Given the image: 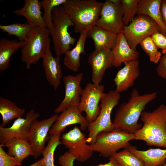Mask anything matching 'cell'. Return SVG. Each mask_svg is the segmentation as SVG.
<instances>
[{
  "instance_id": "cell-29",
  "label": "cell",
  "mask_w": 166,
  "mask_h": 166,
  "mask_svg": "<svg viewBox=\"0 0 166 166\" xmlns=\"http://www.w3.org/2000/svg\"><path fill=\"white\" fill-rule=\"evenodd\" d=\"M34 27L27 23H16L8 25H0V29L8 35L17 37L19 41L24 42Z\"/></svg>"
},
{
  "instance_id": "cell-32",
  "label": "cell",
  "mask_w": 166,
  "mask_h": 166,
  "mask_svg": "<svg viewBox=\"0 0 166 166\" xmlns=\"http://www.w3.org/2000/svg\"><path fill=\"white\" fill-rule=\"evenodd\" d=\"M141 48L148 55L150 61L154 63H158L162 56L161 53L151 38L148 36L143 39L140 43Z\"/></svg>"
},
{
  "instance_id": "cell-15",
  "label": "cell",
  "mask_w": 166,
  "mask_h": 166,
  "mask_svg": "<svg viewBox=\"0 0 166 166\" xmlns=\"http://www.w3.org/2000/svg\"><path fill=\"white\" fill-rule=\"evenodd\" d=\"M113 61L111 49L95 50L90 53L88 62L91 67V79L93 83L100 84L106 70L113 66Z\"/></svg>"
},
{
  "instance_id": "cell-6",
  "label": "cell",
  "mask_w": 166,
  "mask_h": 166,
  "mask_svg": "<svg viewBox=\"0 0 166 166\" xmlns=\"http://www.w3.org/2000/svg\"><path fill=\"white\" fill-rule=\"evenodd\" d=\"M50 33L46 28L34 27L23 42L21 50V59L27 69L36 64L45 53Z\"/></svg>"
},
{
  "instance_id": "cell-42",
  "label": "cell",
  "mask_w": 166,
  "mask_h": 166,
  "mask_svg": "<svg viewBox=\"0 0 166 166\" xmlns=\"http://www.w3.org/2000/svg\"><path fill=\"white\" fill-rule=\"evenodd\" d=\"M166 166V163H164V164H163L162 166Z\"/></svg>"
},
{
  "instance_id": "cell-34",
  "label": "cell",
  "mask_w": 166,
  "mask_h": 166,
  "mask_svg": "<svg viewBox=\"0 0 166 166\" xmlns=\"http://www.w3.org/2000/svg\"><path fill=\"white\" fill-rule=\"evenodd\" d=\"M0 145V166H19L22 163L18 162L13 156H11L3 150Z\"/></svg>"
},
{
  "instance_id": "cell-22",
  "label": "cell",
  "mask_w": 166,
  "mask_h": 166,
  "mask_svg": "<svg viewBox=\"0 0 166 166\" xmlns=\"http://www.w3.org/2000/svg\"><path fill=\"white\" fill-rule=\"evenodd\" d=\"M117 34L96 25L89 30L87 37L93 40L95 50L107 49L112 50L116 42Z\"/></svg>"
},
{
  "instance_id": "cell-31",
  "label": "cell",
  "mask_w": 166,
  "mask_h": 166,
  "mask_svg": "<svg viewBox=\"0 0 166 166\" xmlns=\"http://www.w3.org/2000/svg\"><path fill=\"white\" fill-rule=\"evenodd\" d=\"M113 156L122 166H144V161L127 148L117 152Z\"/></svg>"
},
{
  "instance_id": "cell-2",
  "label": "cell",
  "mask_w": 166,
  "mask_h": 166,
  "mask_svg": "<svg viewBox=\"0 0 166 166\" xmlns=\"http://www.w3.org/2000/svg\"><path fill=\"white\" fill-rule=\"evenodd\" d=\"M140 117L143 125L134 134V140L166 148V105H161L152 112L144 111Z\"/></svg>"
},
{
  "instance_id": "cell-3",
  "label": "cell",
  "mask_w": 166,
  "mask_h": 166,
  "mask_svg": "<svg viewBox=\"0 0 166 166\" xmlns=\"http://www.w3.org/2000/svg\"><path fill=\"white\" fill-rule=\"evenodd\" d=\"M103 2L96 0H66L62 5L74 25V31L80 34L95 25Z\"/></svg>"
},
{
  "instance_id": "cell-1",
  "label": "cell",
  "mask_w": 166,
  "mask_h": 166,
  "mask_svg": "<svg viewBox=\"0 0 166 166\" xmlns=\"http://www.w3.org/2000/svg\"><path fill=\"white\" fill-rule=\"evenodd\" d=\"M157 96L156 92L140 94L137 89H133L127 101L121 104L116 111L113 122V130L135 134L142 126L138 122L142 113Z\"/></svg>"
},
{
  "instance_id": "cell-20",
  "label": "cell",
  "mask_w": 166,
  "mask_h": 166,
  "mask_svg": "<svg viewBox=\"0 0 166 166\" xmlns=\"http://www.w3.org/2000/svg\"><path fill=\"white\" fill-rule=\"evenodd\" d=\"M23 6L13 11L16 15L26 18L27 23L33 27L46 28L44 22L42 7L38 0H25Z\"/></svg>"
},
{
  "instance_id": "cell-41",
  "label": "cell",
  "mask_w": 166,
  "mask_h": 166,
  "mask_svg": "<svg viewBox=\"0 0 166 166\" xmlns=\"http://www.w3.org/2000/svg\"><path fill=\"white\" fill-rule=\"evenodd\" d=\"M110 1L115 5H119L121 4V0H110Z\"/></svg>"
},
{
  "instance_id": "cell-13",
  "label": "cell",
  "mask_w": 166,
  "mask_h": 166,
  "mask_svg": "<svg viewBox=\"0 0 166 166\" xmlns=\"http://www.w3.org/2000/svg\"><path fill=\"white\" fill-rule=\"evenodd\" d=\"M96 25L116 34L123 31L124 27L121 4L117 5L106 0L102 7Z\"/></svg>"
},
{
  "instance_id": "cell-35",
  "label": "cell",
  "mask_w": 166,
  "mask_h": 166,
  "mask_svg": "<svg viewBox=\"0 0 166 166\" xmlns=\"http://www.w3.org/2000/svg\"><path fill=\"white\" fill-rule=\"evenodd\" d=\"M151 37L158 49H161L162 53H166V36L160 32H157L151 36Z\"/></svg>"
},
{
  "instance_id": "cell-5",
  "label": "cell",
  "mask_w": 166,
  "mask_h": 166,
  "mask_svg": "<svg viewBox=\"0 0 166 166\" xmlns=\"http://www.w3.org/2000/svg\"><path fill=\"white\" fill-rule=\"evenodd\" d=\"M120 93L111 90L105 93L100 101V111L96 120L89 123L88 143L93 144L97 135L102 132H109L113 130L111 114L113 108L119 103Z\"/></svg>"
},
{
  "instance_id": "cell-16",
  "label": "cell",
  "mask_w": 166,
  "mask_h": 166,
  "mask_svg": "<svg viewBox=\"0 0 166 166\" xmlns=\"http://www.w3.org/2000/svg\"><path fill=\"white\" fill-rule=\"evenodd\" d=\"M89 124L86 117L82 115L78 108L71 107L67 109L58 116L49 133L50 135L61 133L67 126L75 124H79L81 130L84 131L87 128Z\"/></svg>"
},
{
  "instance_id": "cell-25",
  "label": "cell",
  "mask_w": 166,
  "mask_h": 166,
  "mask_svg": "<svg viewBox=\"0 0 166 166\" xmlns=\"http://www.w3.org/2000/svg\"><path fill=\"white\" fill-rule=\"evenodd\" d=\"M3 146L7 147L8 154L21 163L25 158L33 156L31 146L26 140L14 138L7 142Z\"/></svg>"
},
{
  "instance_id": "cell-24",
  "label": "cell",
  "mask_w": 166,
  "mask_h": 166,
  "mask_svg": "<svg viewBox=\"0 0 166 166\" xmlns=\"http://www.w3.org/2000/svg\"><path fill=\"white\" fill-rule=\"evenodd\" d=\"M88 30L80 34L78 39L74 47L66 51L63 59V64L69 69L74 72L78 71L80 66L81 55L85 54V46Z\"/></svg>"
},
{
  "instance_id": "cell-18",
  "label": "cell",
  "mask_w": 166,
  "mask_h": 166,
  "mask_svg": "<svg viewBox=\"0 0 166 166\" xmlns=\"http://www.w3.org/2000/svg\"><path fill=\"white\" fill-rule=\"evenodd\" d=\"M50 42L51 39L42 58V64L47 80L55 90L60 85L62 72L60 63V57H54L53 56L50 49Z\"/></svg>"
},
{
  "instance_id": "cell-8",
  "label": "cell",
  "mask_w": 166,
  "mask_h": 166,
  "mask_svg": "<svg viewBox=\"0 0 166 166\" xmlns=\"http://www.w3.org/2000/svg\"><path fill=\"white\" fill-rule=\"evenodd\" d=\"M157 32H160L156 23L149 17L138 15L122 31L130 47L136 50L138 45L144 38Z\"/></svg>"
},
{
  "instance_id": "cell-39",
  "label": "cell",
  "mask_w": 166,
  "mask_h": 166,
  "mask_svg": "<svg viewBox=\"0 0 166 166\" xmlns=\"http://www.w3.org/2000/svg\"><path fill=\"white\" fill-rule=\"evenodd\" d=\"M109 161L107 163L92 166H117L119 164L118 161L113 156L109 157Z\"/></svg>"
},
{
  "instance_id": "cell-33",
  "label": "cell",
  "mask_w": 166,
  "mask_h": 166,
  "mask_svg": "<svg viewBox=\"0 0 166 166\" xmlns=\"http://www.w3.org/2000/svg\"><path fill=\"white\" fill-rule=\"evenodd\" d=\"M139 0H121L123 20L124 25H128L136 14Z\"/></svg>"
},
{
  "instance_id": "cell-23",
  "label": "cell",
  "mask_w": 166,
  "mask_h": 166,
  "mask_svg": "<svg viewBox=\"0 0 166 166\" xmlns=\"http://www.w3.org/2000/svg\"><path fill=\"white\" fill-rule=\"evenodd\" d=\"M126 148L140 158L144 161V166H161L166 163V148H151L143 151L130 145Z\"/></svg>"
},
{
  "instance_id": "cell-26",
  "label": "cell",
  "mask_w": 166,
  "mask_h": 166,
  "mask_svg": "<svg viewBox=\"0 0 166 166\" xmlns=\"http://www.w3.org/2000/svg\"><path fill=\"white\" fill-rule=\"evenodd\" d=\"M23 42L9 40L3 38L0 40V71H4L9 67L13 55L20 48Z\"/></svg>"
},
{
  "instance_id": "cell-7",
  "label": "cell",
  "mask_w": 166,
  "mask_h": 166,
  "mask_svg": "<svg viewBox=\"0 0 166 166\" xmlns=\"http://www.w3.org/2000/svg\"><path fill=\"white\" fill-rule=\"evenodd\" d=\"M134 134L114 129L99 133L95 143L91 146L94 152L99 153L103 157L109 158L119 149L127 148L130 145L129 141L134 140Z\"/></svg>"
},
{
  "instance_id": "cell-10",
  "label": "cell",
  "mask_w": 166,
  "mask_h": 166,
  "mask_svg": "<svg viewBox=\"0 0 166 166\" xmlns=\"http://www.w3.org/2000/svg\"><path fill=\"white\" fill-rule=\"evenodd\" d=\"M104 89L103 85L89 82L82 90L78 109L85 113L89 123L94 121L100 113L99 104L105 94Z\"/></svg>"
},
{
  "instance_id": "cell-27",
  "label": "cell",
  "mask_w": 166,
  "mask_h": 166,
  "mask_svg": "<svg viewBox=\"0 0 166 166\" xmlns=\"http://www.w3.org/2000/svg\"><path fill=\"white\" fill-rule=\"evenodd\" d=\"M25 110L18 107L14 102L6 98L0 97V113L2 121L0 127H4L12 120L22 117Z\"/></svg>"
},
{
  "instance_id": "cell-21",
  "label": "cell",
  "mask_w": 166,
  "mask_h": 166,
  "mask_svg": "<svg viewBox=\"0 0 166 166\" xmlns=\"http://www.w3.org/2000/svg\"><path fill=\"white\" fill-rule=\"evenodd\" d=\"M161 0H139L136 14L146 15L159 27L160 33L166 36V27L163 22L160 9Z\"/></svg>"
},
{
  "instance_id": "cell-9",
  "label": "cell",
  "mask_w": 166,
  "mask_h": 166,
  "mask_svg": "<svg viewBox=\"0 0 166 166\" xmlns=\"http://www.w3.org/2000/svg\"><path fill=\"white\" fill-rule=\"evenodd\" d=\"M61 139L62 144L68 148V152L78 161H86L93 153L91 145L87 144V138L77 127L63 134Z\"/></svg>"
},
{
  "instance_id": "cell-19",
  "label": "cell",
  "mask_w": 166,
  "mask_h": 166,
  "mask_svg": "<svg viewBox=\"0 0 166 166\" xmlns=\"http://www.w3.org/2000/svg\"><path fill=\"white\" fill-rule=\"evenodd\" d=\"M113 61V66H120L130 61L138 60L140 54L129 46L122 32L117 34L115 46L112 50Z\"/></svg>"
},
{
  "instance_id": "cell-17",
  "label": "cell",
  "mask_w": 166,
  "mask_h": 166,
  "mask_svg": "<svg viewBox=\"0 0 166 166\" xmlns=\"http://www.w3.org/2000/svg\"><path fill=\"white\" fill-rule=\"evenodd\" d=\"M124 64L113 79L116 86L115 90L120 93L132 86L140 75L138 60H132Z\"/></svg>"
},
{
  "instance_id": "cell-38",
  "label": "cell",
  "mask_w": 166,
  "mask_h": 166,
  "mask_svg": "<svg viewBox=\"0 0 166 166\" xmlns=\"http://www.w3.org/2000/svg\"><path fill=\"white\" fill-rule=\"evenodd\" d=\"M160 9L163 21L166 27V0H161Z\"/></svg>"
},
{
  "instance_id": "cell-30",
  "label": "cell",
  "mask_w": 166,
  "mask_h": 166,
  "mask_svg": "<svg viewBox=\"0 0 166 166\" xmlns=\"http://www.w3.org/2000/svg\"><path fill=\"white\" fill-rule=\"evenodd\" d=\"M66 0H42L40 1L42 8L44 10L42 17L46 28L49 30L50 34L53 30L52 14L53 8L61 6Z\"/></svg>"
},
{
  "instance_id": "cell-36",
  "label": "cell",
  "mask_w": 166,
  "mask_h": 166,
  "mask_svg": "<svg viewBox=\"0 0 166 166\" xmlns=\"http://www.w3.org/2000/svg\"><path fill=\"white\" fill-rule=\"evenodd\" d=\"M76 158L68 151L65 152L59 158V162L61 166H73Z\"/></svg>"
},
{
  "instance_id": "cell-12",
  "label": "cell",
  "mask_w": 166,
  "mask_h": 166,
  "mask_svg": "<svg viewBox=\"0 0 166 166\" xmlns=\"http://www.w3.org/2000/svg\"><path fill=\"white\" fill-rule=\"evenodd\" d=\"M58 116L55 114L49 118L39 121L36 120L33 122L27 141L32 149L33 156L35 158L42 155L45 147V143L49 139L48 133Z\"/></svg>"
},
{
  "instance_id": "cell-28",
  "label": "cell",
  "mask_w": 166,
  "mask_h": 166,
  "mask_svg": "<svg viewBox=\"0 0 166 166\" xmlns=\"http://www.w3.org/2000/svg\"><path fill=\"white\" fill-rule=\"evenodd\" d=\"M61 133L50 135L47 146L42 152V163L41 166H55L54 153L59 145L62 144L60 140Z\"/></svg>"
},
{
  "instance_id": "cell-11",
  "label": "cell",
  "mask_w": 166,
  "mask_h": 166,
  "mask_svg": "<svg viewBox=\"0 0 166 166\" xmlns=\"http://www.w3.org/2000/svg\"><path fill=\"white\" fill-rule=\"evenodd\" d=\"M40 116V113L35 112L33 108L26 113L25 117L16 119L10 127H0L1 144L3 147L7 142L14 138L27 140L31 126Z\"/></svg>"
},
{
  "instance_id": "cell-40",
  "label": "cell",
  "mask_w": 166,
  "mask_h": 166,
  "mask_svg": "<svg viewBox=\"0 0 166 166\" xmlns=\"http://www.w3.org/2000/svg\"><path fill=\"white\" fill-rule=\"evenodd\" d=\"M42 161L43 160L42 158L37 162L29 166H41L42 164Z\"/></svg>"
},
{
  "instance_id": "cell-4",
  "label": "cell",
  "mask_w": 166,
  "mask_h": 166,
  "mask_svg": "<svg viewBox=\"0 0 166 166\" xmlns=\"http://www.w3.org/2000/svg\"><path fill=\"white\" fill-rule=\"evenodd\" d=\"M52 18L53 30L50 35L53 48L56 56L60 57L69 50L76 41L68 31L69 28L74 25L61 6L53 8Z\"/></svg>"
},
{
  "instance_id": "cell-14",
  "label": "cell",
  "mask_w": 166,
  "mask_h": 166,
  "mask_svg": "<svg viewBox=\"0 0 166 166\" xmlns=\"http://www.w3.org/2000/svg\"><path fill=\"white\" fill-rule=\"evenodd\" d=\"M83 77V73H80L75 76L67 75L63 77L65 96L59 106L54 110L55 113H61L71 107L78 108L83 90L81 83Z\"/></svg>"
},
{
  "instance_id": "cell-43",
  "label": "cell",
  "mask_w": 166,
  "mask_h": 166,
  "mask_svg": "<svg viewBox=\"0 0 166 166\" xmlns=\"http://www.w3.org/2000/svg\"><path fill=\"white\" fill-rule=\"evenodd\" d=\"M117 166H122L120 164H119Z\"/></svg>"
},
{
  "instance_id": "cell-37",
  "label": "cell",
  "mask_w": 166,
  "mask_h": 166,
  "mask_svg": "<svg viewBox=\"0 0 166 166\" xmlns=\"http://www.w3.org/2000/svg\"><path fill=\"white\" fill-rule=\"evenodd\" d=\"M158 76L166 80V53L162 56L156 68Z\"/></svg>"
}]
</instances>
